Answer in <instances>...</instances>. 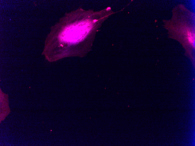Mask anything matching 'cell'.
Returning <instances> with one entry per match:
<instances>
[{
    "instance_id": "6da1fadb",
    "label": "cell",
    "mask_w": 195,
    "mask_h": 146,
    "mask_svg": "<svg viewBox=\"0 0 195 146\" xmlns=\"http://www.w3.org/2000/svg\"><path fill=\"white\" fill-rule=\"evenodd\" d=\"M194 17V13L179 5L173 9L170 20H163L170 37L181 43L191 56V50H195Z\"/></svg>"
}]
</instances>
